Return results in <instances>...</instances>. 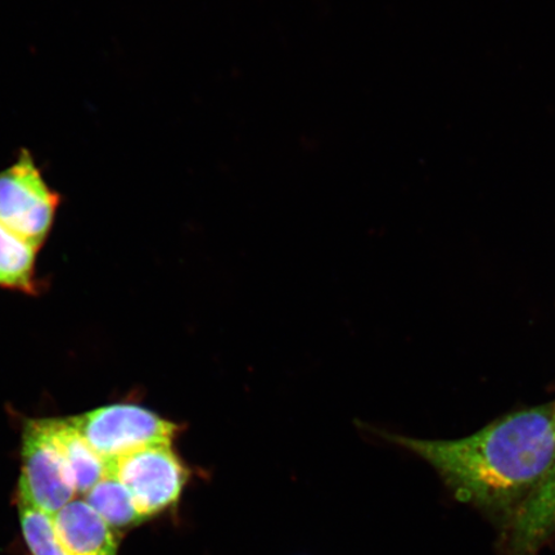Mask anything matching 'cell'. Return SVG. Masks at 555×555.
I'll use <instances>...</instances> for the list:
<instances>
[{"instance_id":"cell-1","label":"cell","mask_w":555,"mask_h":555,"mask_svg":"<svg viewBox=\"0 0 555 555\" xmlns=\"http://www.w3.org/2000/svg\"><path fill=\"white\" fill-rule=\"evenodd\" d=\"M384 436L427 462L457 501L505 525L555 463L554 401L502 416L461 439Z\"/></svg>"},{"instance_id":"cell-2","label":"cell","mask_w":555,"mask_h":555,"mask_svg":"<svg viewBox=\"0 0 555 555\" xmlns=\"http://www.w3.org/2000/svg\"><path fill=\"white\" fill-rule=\"evenodd\" d=\"M108 472L133 498L139 515L149 519L179 504L192 470L172 443L145 447L108 463Z\"/></svg>"},{"instance_id":"cell-3","label":"cell","mask_w":555,"mask_h":555,"mask_svg":"<svg viewBox=\"0 0 555 555\" xmlns=\"http://www.w3.org/2000/svg\"><path fill=\"white\" fill-rule=\"evenodd\" d=\"M96 454L107 463L133 451L172 443L183 426L135 404H115L69 418Z\"/></svg>"},{"instance_id":"cell-4","label":"cell","mask_w":555,"mask_h":555,"mask_svg":"<svg viewBox=\"0 0 555 555\" xmlns=\"http://www.w3.org/2000/svg\"><path fill=\"white\" fill-rule=\"evenodd\" d=\"M60 197L46 183L30 154L0 172V224L33 245H43Z\"/></svg>"},{"instance_id":"cell-5","label":"cell","mask_w":555,"mask_h":555,"mask_svg":"<svg viewBox=\"0 0 555 555\" xmlns=\"http://www.w3.org/2000/svg\"><path fill=\"white\" fill-rule=\"evenodd\" d=\"M75 498L78 492L72 472L48 431L46 421L27 423L18 501L54 516Z\"/></svg>"},{"instance_id":"cell-6","label":"cell","mask_w":555,"mask_h":555,"mask_svg":"<svg viewBox=\"0 0 555 555\" xmlns=\"http://www.w3.org/2000/svg\"><path fill=\"white\" fill-rule=\"evenodd\" d=\"M555 533V463L502 533L501 555H539Z\"/></svg>"},{"instance_id":"cell-7","label":"cell","mask_w":555,"mask_h":555,"mask_svg":"<svg viewBox=\"0 0 555 555\" xmlns=\"http://www.w3.org/2000/svg\"><path fill=\"white\" fill-rule=\"evenodd\" d=\"M66 555H116L115 530L85 499L75 498L53 516Z\"/></svg>"},{"instance_id":"cell-8","label":"cell","mask_w":555,"mask_h":555,"mask_svg":"<svg viewBox=\"0 0 555 555\" xmlns=\"http://www.w3.org/2000/svg\"><path fill=\"white\" fill-rule=\"evenodd\" d=\"M46 426L72 472L76 492L85 496L108 474V463L95 453L72 422L50 420Z\"/></svg>"},{"instance_id":"cell-9","label":"cell","mask_w":555,"mask_h":555,"mask_svg":"<svg viewBox=\"0 0 555 555\" xmlns=\"http://www.w3.org/2000/svg\"><path fill=\"white\" fill-rule=\"evenodd\" d=\"M39 247L0 224V287L33 294Z\"/></svg>"},{"instance_id":"cell-10","label":"cell","mask_w":555,"mask_h":555,"mask_svg":"<svg viewBox=\"0 0 555 555\" xmlns=\"http://www.w3.org/2000/svg\"><path fill=\"white\" fill-rule=\"evenodd\" d=\"M85 501L113 527L114 530L128 529L143 522L133 498L113 474H108L95 483L85 496Z\"/></svg>"},{"instance_id":"cell-11","label":"cell","mask_w":555,"mask_h":555,"mask_svg":"<svg viewBox=\"0 0 555 555\" xmlns=\"http://www.w3.org/2000/svg\"><path fill=\"white\" fill-rule=\"evenodd\" d=\"M21 527L33 555H66L55 531L53 516L18 501Z\"/></svg>"},{"instance_id":"cell-12","label":"cell","mask_w":555,"mask_h":555,"mask_svg":"<svg viewBox=\"0 0 555 555\" xmlns=\"http://www.w3.org/2000/svg\"><path fill=\"white\" fill-rule=\"evenodd\" d=\"M554 409H555V400H554Z\"/></svg>"}]
</instances>
